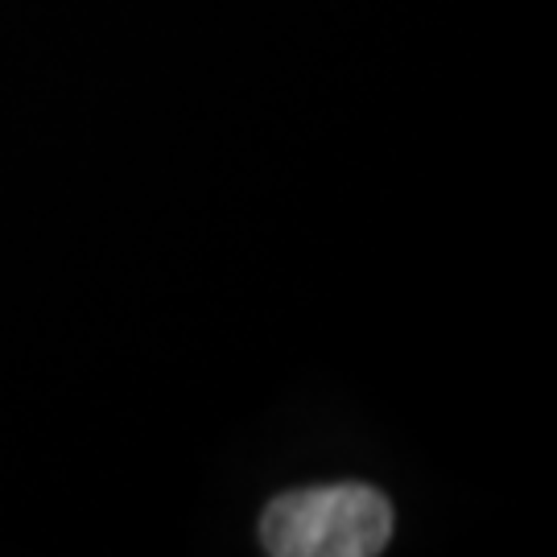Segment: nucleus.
Masks as SVG:
<instances>
[{
	"instance_id": "obj_1",
	"label": "nucleus",
	"mask_w": 557,
	"mask_h": 557,
	"mask_svg": "<svg viewBox=\"0 0 557 557\" xmlns=\"http://www.w3.org/2000/svg\"><path fill=\"white\" fill-rule=\"evenodd\" d=\"M397 529L388 496L359 483H314L277 496L260 517V545L277 557H372Z\"/></svg>"
}]
</instances>
